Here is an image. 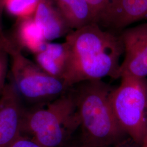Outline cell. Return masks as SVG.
<instances>
[{
    "label": "cell",
    "instance_id": "9",
    "mask_svg": "<svg viewBox=\"0 0 147 147\" xmlns=\"http://www.w3.org/2000/svg\"><path fill=\"white\" fill-rule=\"evenodd\" d=\"M33 18L47 42L68 34L71 30L54 0H40Z\"/></svg>",
    "mask_w": 147,
    "mask_h": 147
},
{
    "label": "cell",
    "instance_id": "1",
    "mask_svg": "<svg viewBox=\"0 0 147 147\" xmlns=\"http://www.w3.org/2000/svg\"><path fill=\"white\" fill-rule=\"evenodd\" d=\"M63 43L67 57L62 79L68 89L84 81L119 78L124 53L120 34L93 22L70 32Z\"/></svg>",
    "mask_w": 147,
    "mask_h": 147
},
{
    "label": "cell",
    "instance_id": "18",
    "mask_svg": "<svg viewBox=\"0 0 147 147\" xmlns=\"http://www.w3.org/2000/svg\"><path fill=\"white\" fill-rule=\"evenodd\" d=\"M138 146L129 137L112 147H137Z\"/></svg>",
    "mask_w": 147,
    "mask_h": 147
},
{
    "label": "cell",
    "instance_id": "20",
    "mask_svg": "<svg viewBox=\"0 0 147 147\" xmlns=\"http://www.w3.org/2000/svg\"><path fill=\"white\" fill-rule=\"evenodd\" d=\"M141 147H147V136L145 137L143 142L142 143Z\"/></svg>",
    "mask_w": 147,
    "mask_h": 147
},
{
    "label": "cell",
    "instance_id": "13",
    "mask_svg": "<svg viewBox=\"0 0 147 147\" xmlns=\"http://www.w3.org/2000/svg\"><path fill=\"white\" fill-rule=\"evenodd\" d=\"M40 0H4L5 8L20 20L34 16Z\"/></svg>",
    "mask_w": 147,
    "mask_h": 147
},
{
    "label": "cell",
    "instance_id": "12",
    "mask_svg": "<svg viewBox=\"0 0 147 147\" xmlns=\"http://www.w3.org/2000/svg\"><path fill=\"white\" fill-rule=\"evenodd\" d=\"M18 35L21 44L35 53L40 51L47 42L33 16L21 19Z\"/></svg>",
    "mask_w": 147,
    "mask_h": 147
},
{
    "label": "cell",
    "instance_id": "8",
    "mask_svg": "<svg viewBox=\"0 0 147 147\" xmlns=\"http://www.w3.org/2000/svg\"><path fill=\"white\" fill-rule=\"evenodd\" d=\"M25 109L13 82L0 94V147H6L21 134Z\"/></svg>",
    "mask_w": 147,
    "mask_h": 147
},
{
    "label": "cell",
    "instance_id": "21",
    "mask_svg": "<svg viewBox=\"0 0 147 147\" xmlns=\"http://www.w3.org/2000/svg\"><path fill=\"white\" fill-rule=\"evenodd\" d=\"M85 147L84 146H82V144L81 145H80V146H71V147Z\"/></svg>",
    "mask_w": 147,
    "mask_h": 147
},
{
    "label": "cell",
    "instance_id": "10",
    "mask_svg": "<svg viewBox=\"0 0 147 147\" xmlns=\"http://www.w3.org/2000/svg\"><path fill=\"white\" fill-rule=\"evenodd\" d=\"M54 1L71 30H77L95 22L86 0Z\"/></svg>",
    "mask_w": 147,
    "mask_h": 147
},
{
    "label": "cell",
    "instance_id": "7",
    "mask_svg": "<svg viewBox=\"0 0 147 147\" xmlns=\"http://www.w3.org/2000/svg\"><path fill=\"white\" fill-rule=\"evenodd\" d=\"M147 19V0H111L96 22L101 28L121 31Z\"/></svg>",
    "mask_w": 147,
    "mask_h": 147
},
{
    "label": "cell",
    "instance_id": "6",
    "mask_svg": "<svg viewBox=\"0 0 147 147\" xmlns=\"http://www.w3.org/2000/svg\"><path fill=\"white\" fill-rule=\"evenodd\" d=\"M124 58L118 77L129 75L138 78L147 76V23L129 27L120 33Z\"/></svg>",
    "mask_w": 147,
    "mask_h": 147
},
{
    "label": "cell",
    "instance_id": "3",
    "mask_svg": "<svg viewBox=\"0 0 147 147\" xmlns=\"http://www.w3.org/2000/svg\"><path fill=\"white\" fill-rule=\"evenodd\" d=\"M80 126L73 92L25 110L21 134L43 147H62Z\"/></svg>",
    "mask_w": 147,
    "mask_h": 147
},
{
    "label": "cell",
    "instance_id": "5",
    "mask_svg": "<svg viewBox=\"0 0 147 147\" xmlns=\"http://www.w3.org/2000/svg\"><path fill=\"white\" fill-rule=\"evenodd\" d=\"M11 59L13 83L21 98L35 105L57 98L68 89L63 80L50 75L16 49Z\"/></svg>",
    "mask_w": 147,
    "mask_h": 147
},
{
    "label": "cell",
    "instance_id": "16",
    "mask_svg": "<svg viewBox=\"0 0 147 147\" xmlns=\"http://www.w3.org/2000/svg\"><path fill=\"white\" fill-rule=\"evenodd\" d=\"M90 8L94 22L97 19L104 9L109 4L111 0H86Z\"/></svg>",
    "mask_w": 147,
    "mask_h": 147
},
{
    "label": "cell",
    "instance_id": "2",
    "mask_svg": "<svg viewBox=\"0 0 147 147\" xmlns=\"http://www.w3.org/2000/svg\"><path fill=\"white\" fill-rule=\"evenodd\" d=\"M73 92L79 114L82 145L112 147L129 137L116 119L111 102L113 89L101 80L80 83Z\"/></svg>",
    "mask_w": 147,
    "mask_h": 147
},
{
    "label": "cell",
    "instance_id": "17",
    "mask_svg": "<svg viewBox=\"0 0 147 147\" xmlns=\"http://www.w3.org/2000/svg\"><path fill=\"white\" fill-rule=\"evenodd\" d=\"M16 47L6 37L0 36V50H4L9 53H12Z\"/></svg>",
    "mask_w": 147,
    "mask_h": 147
},
{
    "label": "cell",
    "instance_id": "11",
    "mask_svg": "<svg viewBox=\"0 0 147 147\" xmlns=\"http://www.w3.org/2000/svg\"><path fill=\"white\" fill-rule=\"evenodd\" d=\"M36 55L38 64L43 70L62 79L67 57L64 43L47 42L44 48L37 53Z\"/></svg>",
    "mask_w": 147,
    "mask_h": 147
},
{
    "label": "cell",
    "instance_id": "4",
    "mask_svg": "<svg viewBox=\"0 0 147 147\" xmlns=\"http://www.w3.org/2000/svg\"><path fill=\"white\" fill-rule=\"evenodd\" d=\"M111 102L116 119L127 136L141 146L147 135V81L129 75L121 78Z\"/></svg>",
    "mask_w": 147,
    "mask_h": 147
},
{
    "label": "cell",
    "instance_id": "19",
    "mask_svg": "<svg viewBox=\"0 0 147 147\" xmlns=\"http://www.w3.org/2000/svg\"><path fill=\"white\" fill-rule=\"evenodd\" d=\"M5 8V2L4 0H0V36L2 37H5V35L4 34V33L3 31L2 28V12Z\"/></svg>",
    "mask_w": 147,
    "mask_h": 147
},
{
    "label": "cell",
    "instance_id": "15",
    "mask_svg": "<svg viewBox=\"0 0 147 147\" xmlns=\"http://www.w3.org/2000/svg\"><path fill=\"white\" fill-rule=\"evenodd\" d=\"M6 147H43L30 137L21 134Z\"/></svg>",
    "mask_w": 147,
    "mask_h": 147
},
{
    "label": "cell",
    "instance_id": "14",
    "mask_svg": "<svg viewBox=\"0 0 147 147\" xmlns=\"http://www.w3.org/2000/svg\"><path fill=\"white\" fill-rule=\"evenodd\" d=\"M9 53L4 50H0V94L5 88V79L8 69Z\"/></svg>",
    "mask_w": 147,
    "mask_h": 147
}]
</instances>
